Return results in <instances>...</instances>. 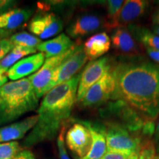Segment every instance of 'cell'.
<instances>
[{
	"label": "cell",
	"mask_w": 159,
	"mask_h": 159,
	"mask_svg": "<svg viewBox=\"0 0 159 159\" xmlns=\"http://www.w3.org/2000/svg\"><path fill=\"white\" fill-rule=\"evenodd\" d=\"M80 79V74L76 75L46 93L37 110L39 120L24 140L23 148H33L57 136L77 101Z\"/></svg>",
	"instance_id": "obj_2"
},
{
	"label": "cell",
	"mask_w": 159,
	"mask_h": 159,
	"mask_svg": "<svg viewBox=\"0 0 159 159\" xmlns=\"http://www.w3.org/2000/svg\"><path fill=\"white\" fill-rule=\"evenodd\" d=\"M77 46L78 45L75 43L68 51L65 52L57 56L47 59L41 69L36 71L35 74L30 75L28 77L38 98H41L43 95L46 94V90H47L49 83H50L55 71L67 57L70 56L74 52Z\"/></svg>",
	"instance_id": "obj_5"
},
{
	"label": "cell",
	"mask_w": 159,
	"mask_h": 159,
	"mask_svg": "<svg viewBox=\"0 0 159 159\" xmlns=\"http://www.w3.org/2000/svg\"><path fill=\"white\" fill-rule=\"evenodd\" d=\"M155 146H156L157 152L159 154V119L155 129Z\"/></svg>",
	"instance_id": "obj_32"
},
{
	"label": "cell",
	"mask_w": 159,
	"mask_h": 159,
	"mask_svg": "<svg viewBox=\"0 0 159 159\" xmlns=\"http://www.w3.org/2000/svg\"><path fill=\"white\" fill-rule=\"evenodd\" d=\"M36 52L37 49L34 48L20 47V46L14 47V48L6 55L5 58L0 61V68L5 71H7L15 63H16L19 60L22 58L26 55H34Z\"/></svg>",
	"instance_id": "obj_21"
},
{
	"label": "cell",
	"mask_w": 159,
	"mask_h": 159,
	"mask_svg": "<svg viewBox=\"0 0 159 159\" xmlns=\"http://www.w3.org/2000/svg\"><path fill=\"white\" fill-rule=\"evenodd\" d=\"M116 92V81L113 74L112 67L102 78L91 86L90 89L78 102L83 107H94L101 105L114 98Z\"/></svg>",
	"instance_id": "obj_6"
},
{
	"label": "cell",
	"mask_w": 159,
	"mask_h": 159,
	"mask_svg": "<svg viewBox=\"0 0 159 159\" xmlns=\"http://www.w3.org/2000/svg\"><path fill=\"white\" fill-rule=\"evenodd\" d=\"M0 126L16 120L39 105V99L29 78L6 83L0 89Z\"/></svg>",
	"instance_id": "obj_3"
},
{
	"label": "cell",
	"mask_w": 159,
	"mask_h": 159,
	"mask_svg": "<svg viewBox=\"0 0 159 159\" xmlns=\"http://www.w3.org/2000/svg\"><path fill=\"white\" fill-rule=\"evenodd\" d=\"M124 3L125 1L123 0H109L107 2L108 15L105 21V28L108 30L119 27V14Z\"/></svg>",
	"instance_id": "obj_22"
},
{
	"label": "cell",
	"mask_w": 159,
	"mask_h": 159,
	"mask_svg": "<svg viewBox=\"0 0 159 159\" xmlns=\"http://www.w3.org/2000/svg\"><path fill=\"white\" fill-rule=\"evenodd\" d=\"M152 30H153V32H154L155 34L158 35V36H159V25H155L154 27H152Z\"/></svg>",
	"instance_id": "obj_36"
},
{
	"label": "cell",
	"mask_w": 159,
	"mask_h": 159,
	"mask_svg": "<svg viewBox=\"0 0 159 159\" xmlns=\"http://www.w3.org/2000/svg\"><path fill=\"white\" fill-rule=\"evenodd\" d=\"M111 46V38L106 33L103 32L89 38L85 42L83 49L87 59L93 61L108 52Z\"/></svg>",
	"instance_id": "obj_15"
},
{
	"label": "cell",
	"mask_w": 159,
	"mask_h": 159,
	"mask_svg": "<svg viewBox=\"0 0 159 159\" xmlns=\"http://www.w3.org/2000/svg\"><path fill=\"white\" fill-rule=\"evenodd\" d=\"M111 45L114 49L125 55H137L140 50L134 36L126 27L115 29L111 38Z\"/></svg>",
	"instance_id": "obj_14"
},
{
	"label": "cell",
	"mask_w": 159,
	"mask_h": 159,
	"mask_svg": "<svg viewBox=\"0 0 159 159\" xmlns=\"http://www.w3.org/2000/svg\"><path fill=\"white\" fill-rule=\"evenodd\" d=\"M114 98L121 99L146 121L159 115V65L148 61L120 63L112 68Z\"/></svg>",
	"instance_id": "obj_1"
},
{
	"label": "cell",
	"mask_w": 159,
	"mask_h": 159,
	"mask_svg": "<svg viewBox=\"0 0 159 159\" xmlns=\"http://www.w3.org/2000/svg\"><path fill=\"white\" fill-rule=\"evenodd\" d=\"M149 2L144 0L125 1L119 18V27H125L144 14Z\"/></svg>",
	"instance_id": "obj_18"
},
{
	"label": "cell",
	"mask_w": 159,
	"mask_h": 159,
	"mask_svg": "<svg viewBox=\"0 0 159 159\" xmlns=\"http://www.w3.org/2000/svg\"><path fill=\"white\" fill-rule=\"evenodd\" d=\"M16 2L11 1V0H0V12L1 13H5V12L10 11L11 7H13Z\"/></svg>",
	"instance_id": "obj_29"
},
{
	"label": "cell",
	"mask_w": 159,
	"mask_h": 159,
	"mask_svg": "<svg viewBox=\"0 0 159 159\" xmlns=\"http://www.w3.org/2000/svg\"><path fill=\"white\" fill-rule=\"evenodd\" d=\"M128 159H159L154 142L147 141L142 143L140 149L130 154Z\"/></svg>",
	"instance_id": "obj_24"
},
{
	"label": "cell",
	"mask_w": 159,
	"mask_h": 159,
	"mask_svg": "<svg viewBox=\"0 0 159 159\" xmlns=\"http://www.w3.org/2000/svg\"><path fill=\"white\" fill-rule=\"evenodd\" d=\"M75 44L68 35L61 33L55 39L42 42L38 46L36 49L43 53L46 58L48 59L68 51Z\"/></svg>",
	"instance_id": "obj_17"
},
{
	"label": "cell",
	"mask_w": 159,
	"mask_h": 159,
	"mask_svg": "<svg viewBox=\"0 0 159 159\" xmlns=\"http://www.w3.org/2000/svg\"><path fill=\"white\" fill-rule=\"evenodd\" d=\"M87 59L83 47L78 45L74 52L65 60L55 71L50 83L47 86L46 93L54 87L66 82L74 77L85 64Z\"/></svg>",
	"instance_id": "obj_7"
},
{
	"label": "cell",
	"mask_w": 159,
	"mask_h": 159,
	"mask_svg": "<svg viewBox=\"0 0 159 159\" xmlns=\"http://www.w3.org/2000/svg\"><path fill=\"white\" fill-rule=\"evenodd\" d=\"M65 141L69 150L82 159L88 154L91 146L90 130L84 122L75 123L67 130Z\"/></svg>",
	"instance_id": "obj_9"
},
{
	"label": "cell",
	"mask_w": 159,
	"mask_h": 159,
	"mask_svg": "<svg viewBox=\"0 0 159 159\" xmlns=\"http://www.w3.org/2000/svg\"><path fill=\"white\" fill-rule=\"evenodd\" d=\"M152 22L155 25H159V9L154 13L153 16H152Z\"/></svg>",
	"instance_id": "obj_34"
},
{
	"label": "cell",
	"mask_w": 159,
	"mask_h": 159,
	"mask_svg": "<svg viewBox=\"0 0 159 159\" xmlns=\"http://www.w3.org/2000/svg\"><path fill=\"white\" fill-rule=\"evenodd\" d=\"M21 150L17 142L0 143V159H13Z\"/></svg>",
	"instance_id": "obj_25"
},
{
	"label": "cell",
	"mask_w": 159,
	"mask_h": 159,
	"mask_svg": "<svg viewBox=\"0 0 159 159\" xmlns=\"http://www.w3.org/2000/svg\"><path fill=\"white\" fill-rule=\"evenodd\" d=\"M1 102H2V99H1V98H0V104H1Z\"/></svg>",
	"instance_id": "obj_37"
},
{
	"label": "cell",
	"mask_w": 159,
	"mask_h": 159,
	"mask_svg": "<svg viewBox=\"0 0 159 159\" xmlns=\"http://www.w3.org/2000/svg\"><path fill=\"white\" fill-rule=\"evenodd\" d=\"M102 27L105 28V21L100 16L94 14L80 16L71 24L67 29L69 38L80 39L95 32Z\"/></svg>",
	"instance_id": "obj_11"
},
{
	"label": "cell",
	"mask_w": 159,
	"mask_h": 159,
	"mask_svg": "<svg viewBox=\"0 0 159 159\" xmlns=\"http://www.w3.org/2000/svg\"><path fill=\"white\" fill-rule=\"evenodd\" d=\"M10 32L7 30H5L0 29V41L4 39H7V35H9Z\"/></svg>",
	"instance_id": "obj_35"
},
{
	"label": "cell",
	"mask_w": 159,
	"mask_h": 159,
	"mask_svg": "<svg viewBox=\"0 0 159 159\" xmlns=\"http://www.w3.org/2000/svg\"><path fill=\"white\" fill-rule=\"evenodd\" d=\"M111 67V66L108 57H100L95 61H91L86 65L80 74L77 93V102L82 100L91 87L102 78Z\"/></svg>",
	"instance_id": "obj_8"
},
{
	"label": "cell",
	"mask_w": 159,
	"mask_h": 159,
	"mask_svg": "<svg viewBox=\"0 0 159 159\" xmlns=\"http://www.w3.org/2000/svg\"><path fill=\"white\" fill-rule=\"evenodd\" d=\"M145 50L148 53L149 57H150L152 61H155L156 63L159 65V51H156L153 49H151L148 47H145Z\"/></svg>",
	"instance_id": "obj_31"
},
{
	"label": "cell",
	"mask_w": 159,
	"mask_h": 159,
	"mask_svg": "<svg viewBox=\"0 0 159 159\" xmlns=\"http://www.w3.org/2000/svg\"><path fill=\"white\" fill-rule=\"evenodd\" d=\"M65 125L61 128L59 132V135L57 139V146L58 149L59 158L60 159H71L66 149L65 144Z\"/></svg>",
	"instance_id": "obj_26"
},
{
	"label": "cell",
	"mask_w": 159,
	"mask_h": 159,
	"mask_svg": "<svg viewBox=\"0 0 159 159\" xmlns=\"http://www.w3.org/2000/svg\"><path fill=\"white\" fill-rule=\"evenodd\" d=\"M107 151L132 154L140 149L142 139L128 128L119 125L111 124L105 128Z\"/></svg>",
	"instance_id": "obj_4"
},
{
	"label": "cell",
	"mask_w": 159,
	"mask_h": 159,
	"mask_svg": "<svg viewBox=\"0 0 159 159\" xmlns=\"http://www.w3.org/2000/svg\"><path fill=\"white\" fill-rule=\"evenodd\" d=\"M44 59L45 56L42 52L21 59L7 71V76L13 81L23 79L39 71L44 63Z\"/></svg>",
	"instance_id": "obj_12"
},
{
	"label": "cell",
	"mask_w": 159,
	"mask_h": 159,
	"mask_svg": "<svg viewBox=\"0 0 159 159\" xmlns=\"http://www.w3.org/2000/svg\"><path fill=\"white\" fill-rule=\"evenodd\" d=\"M13 159H36V158L30 150H22Z\"/></svg>",
	"instance_id": "obj_30"
},
{
	"label": "cell",
	"mask_w": 159,
	"mask_h": 159,
	"mask_svg": "<svg viewBox=\"0 0 159 159\" xmlns=\"http://www.w3.org/2000/svg\"><path fill=\"white\" fill-rule=\"evenodd\" d=\"M14 47L10 39H4L0 41V61L5 58Z\"/></svg>",
	"instance_id": "obj_27"
},
{
	"label": "cell",
	"mask_w": 159,
	"mask_h": 159,
	"mask_svg": "<svg viewBox=\"0 0 159 159\" xmlns=\"http://www.w3.org/2000/svg\"><path fill=\"white\" fill-rule=\"evenodd\" d=\"M30 8H16L10 10L0 14V29L12 30L21 27L28 21L33 14Z\"/></svg>",
	"instance_id": "obj_19"
},
{
	"label": "cell",
	"mask_w": 159,
	"mask_h": 159,
	"mask_svg": "<svg viewBox=\"0 0 159 159\" xmlns=\"http://www.w3.org/2000/svg\"><path fill=\"white\" fill-rule=\"evenodd\" d=\"M90 130L91 146L88 154L82 159H101L107 152L105 128L84 122Z\"/></svg>",
	"instance_id": "obj_16"
},
{
	"label": "cell",
	"mask_w": 159,
	"mask_h": 159,
	"mask_svg": "<svg viewBox=\"0 0 159 159\" xmlns=\"http://www.w3.org/2000/svg\"><path fill=\"white\" fill-rule=\"evenodd\" d=\"M39 120V115L27 117L23 120L0 128V143L15 142L25 136L27 133L34 128Z\"/></svg>",
	"instance_id": "obj_13"
},
{
	"label": "cell",
	"mask_w": 159,
	"mask_h": 159,
	"mask_svg": "<svg viewBox=\"0 0 159 159\" xmlns=\"http://www.w3.org/2000/svg\"><path fill=\"white\" fill-rule=\"evenodd\" d=\"M134 36L144 47H148L156 51H159V36L146 28L131 25Z\"/></svg>",
	"instance_id": "obj_20"
},
{
	"label": "cell",
	"mask_w": 159,
	"mask_h": 159,
	"mask_svg": "<svg viewBox=\"0 0 159 159\" xmlns=\"http://www.w3.org/2000/svg\"><path fill=\"white\" fill-rule=\"evenodd\" d=\"M7 78L8 77L7 76V71H5L2 69L0 68V89L4 85L6 84V83L7 81Z\"/></svg>",
	"instance_id": "obj_33"
},
{
	"label": "cell",
	"mask_w": 159,
	"mask_h": 159,
	"mask_svg": "<svg viewBox=\"0 0 159 159\" xmlns=\"http://www.w3.org/2000/svg\"><path fill=\"white\" fill-rule=\"evenodd\" d=\"M130 155L124 152L107 151L101 159H128Z\"/></svg>",
	"instance_id": "obj_28"
},
{
	"label": "cell",
	"mask_w": 159,
	"mask_h": 159,
	"mask_svg": "<svg viewBox=\"0 0 159 159\" xmlns=\"http://www.w3.org/2000/svg\"><path fill=\"white\" fill-rule=\"evenodd\" d=\"M10 39L15 47L20 46V47L36 49L38 46L42 43L39 38L26 32L16 33L12 35Z\"/></svg>",
	"instance_id": "obj_23"
},
{
	"label": "cell",
	"mask_w": 159,
	"mask_h": 159,
	"mask_svg": "<svg viewBox=\"0 0 159 159\" xmlns=\"http://www.w3.org/2000/svg\"><path fill=\"white\" fill-rule=\"evenodd\" d=\"M62 20L52 13H41L35 15L29 24L28 29L39 39H47L62 31Z\"/></svg>",
	"instance_id": "obj_10"
}]
</instances>
